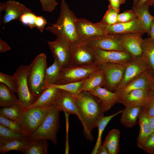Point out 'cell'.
<instances>
[{
    "mask_svg": "<svg viewBox=\"0 0 154 154\" xmlns=\"http://www.w3.org/2000/svg\"><path fill=\"white\" fill-rule=\"evenodd\" d=\"M105 82L104 72L100 68L84 80L81 91L89 92L98 86L102 87L104 85Z\"/></svg>",
    "mask_w": 154,
    "mask_h": 154,
    "instance_id": "27",
    "label": "cell"
},
{
    "mask_svg": "<svg viewBox=\"0 0 154 154\" xmlns=\"http://www.w3.org/2000/svg\"><path fill=\"white\" fill-rule=\"evenodd\" d=\"M36 16L31 11L23 14L19 20L23 24L28 25L30 28L32 29L36 27L35 21Z\"/></svg>",
    "mask_w": 154,
    "mask_h": 154,
    "instance_id": "41",
    "label": "cell"
},
{
    "mask_svg": "<svg viewBox=\"0 0 154 154\" xmlns=\"http://www.w3.org/2000/svg\"><path fill=\"white\" fill-rule=\"evenodd\" d=\"M47 68L46 56L44 53L38 54L29 66V87L32 94L37 98L44 89L45 72Z\"/></svg>",
    "mask_w": 154,
    "mask_h": 154,
    "instance_id": "3",
    "label": "cell"
},
{
    "mask_svg": "<svg viewBox=\"0 0 154 154\" xmlns=\"http://www.w3.org/2000/svg\"><path fill=\"white\" fill-rule=\"evenodd\" d=\"M60 112H67L69 114L80 116L77 104L76 95L61 90L53 104Z\"/></svg>",
    "mask_w": 154,
    "mask_h": 154,
    "instance_id": "19",
    "label": "cell"
},
{
    "mask_svg": "<svg viewBox=\"0 0 154 154\" xmlns=\"http://www.w3.org/2000/svg\"><path fill=\"white\" fill-rule=\"evenodd\" d=\"M125 64L123 79L115 91L122 88L136 77L148 70L146 63L141 56L133 58Z\"/></svg>",
    "mask_w": 154,
    "mask_h": 154,
    "instance_id": "13",
    "label": "cell"
},
{
    "mask_svg": "<svg viewBox=\"0 0 154 154\" xmlns=\"http://www.w3.org/2000/svg\"><path fill=\"white\" fill-rule=\"evenodd\" d=\"M98 154H109L107 148L104 145H101L98 150Z\"/></svg>",
    "mask_w": 154,
    "mask_h": 154,
    "instance_id": "48",
    "label": "cell"
},
{
    "mask_svg": "<svg viewBox=\"0 0 154 154\" xmlns=\"http://www.w3.org/2000/svg\"><path fill=\"white\" fill-rule=\"evenodd\" d=\"M133 0V7L135 6L138 3L139 0Z\"/></svg>",
    "mask_w": 154,
    "mask_h": 154,
    "instance_id": "54",
    "label": "cell"
},
{
    "mask_svg": "<svg viewBox=\"0 0 154 154\" xmlns=\"http://www.w3.org/2000/svg\"><path fill=\"white\" fill-rule=\"evenodd\" d=\"M136 19L137 16L133 9L126 10L121 13L118 14L117 23L128 22Z\"/></svg>",
    "mask_w": 154,
    "mask_h": 154,
    "instance_id": "40",
    "label": "cell"
},
{
    "mask_svg": "<svg viewBox=\"0 0 154 154\" xmlns=\"http://www.w3.org/2000/svg\"><path fill=\"white\" fill-rule=\"evenodd\" d=\"M77 104L86 139L92 141V132L98 121L104 116L100 101L88 91H82L76 95Z\"/></svg>",
    "mask_w": 154,
    "mask_h": 154,
    "instance_id": "1",
    "label": "cell"
},
{
    "mask_svg": "<svg viewBox=\"0 0 154 154\" xmlns=\"http://www.w3.org/2000/svg\"><path fill=\"white\" fill-rule=\"evenodd\" d=\"M50 107H30L25 110L18 122L21 125L24 133L29 138L41 124Z\"/></svg>",
    "mask_w": 154,
    "mask_h": 154,
    "instance_id": "5",
    "label": "cell"
},
{
    "mask_svg": "<svg viewBox=\"0 0 154 154\" xmlns=\"http://www.w3.org/2000/svg\"><path fill=\"white\" fill-rule=\"evenodd\" d=\"M153 97L149 90L138 89L134 90L119 99V103L125 106L143 107L149 103Z\"/></svg>",
    "mask_w": 154,
    "mask_h": 154,
    "instance_id": "16",
    "label": "cell"
},
{
    "mask_svg": "<svg viewBox=\"0 0 154 154\" xmlns=\"http://www.w3.org/2000/svg\"><path fill=\"white\" fill-rule=\"evenodd\" d=\"M99 69V66L94 64L81 66H69L62 68L60 80L56 84L84 80Z\"/></svg>",
    "mask_w": 154,
    "mask_h": 154,
    "instance_id": "7",
    "label": "cell"
},
{
    "mask_svg": "<svg viewBox=\"0 0 154 154\" xmlns=\"http://www.w3.org/2000/svg\"><path fill=\"white\" fill-rule=\"evenodd\" d=\"M60 112L54 105L51 106L41 124L29 139H46L56 145L57 135L60 127Z\"/></svg>",
    "mask_w": 154,
    "mask_h": 154,
    "instance_id": "4",
    "label": "cell"
},
{
    "mask_svg": "<svg viewBox=\"0 0 154 154\" xmlns=\"http://www.w3.org/2000/svg\"><path fill=\"white\" fill-rule=\"evenodd\" d=\"M62 69L58 61L54 59L53 64L45 70V85L57 84L60 80Z\"/></svg>",
    "mask_w": 154,
    "mask_h": 154,
    "instance_id": "30",
    "label": "cell"
},
{
    "mask_svg": "<svg viewBox=\"0 0 154 154\" xmlns=\"http://www.w3.org/2000/svg\"><path fill=\"white\" fill-rule=\"evenodd\" d=\"M127 0H120L121 4L124 3Z\"/></svg>",
    "mask_w": 154,
    "mask_h": 154,
    "instance_id": "55",
    "label": "cell"
},
{
    "mask_svg": "<svg viewBox=\"0 0 154 154\" xmlns=\"http://www.w3.org/2000/svg\"><path fill=\"white\" fill-rule=\"evenodd\" d=\"M154 75L148 70L142 73L124 87L114 92L119 99L130 92L137 89H145L149 90L150 85Z\"/></svg>",
    "mask_w": 154,
    "mask_h": 154,
    "instance_id": "18",
    "label": "cell"
},
{
    "mask_svg": "<svg viewBox=\"0 0 154 154\" xmlns=\"http://www.w3.org/2000/svg\"><path fill=\"white\" fill-rule=\"evenodd\" d=\"M106 34L120 35L133 32L145 33L137 19L130 22L107 25L99 22Z\"/></svg>",
    "mask_w": 154,
    "mask_h": 154,
    "instance_id": "20",
    "label": "cell"
},
{
    "mask_svg": "<svg viewBox=\"0 0 154 154\" xmlns=\"http://www.w3.org/2000/svg\"><path fill=\"white\" fill-rule=\"evenodd\" d=\"M141 109L148 116H154V97L149 104L141 107Z\"/></svg>",
    "mask_w": 154,
    "mask_h": 154,
    "instance_id": "45",
    "label": "cell"
},
{
    "mask_svg": "<svg viewBox=\"0 0 154 154\" xmlns=\"http://www.w3.org/2000/svg\"><path fill=\"white\" fill-rule=\"evenodd\" d=\"M29 66L21 65L16 70L14 75L17 81L16 92L19 103L25 110L30 107L35 102L37 98L31 92L27 82Z\"/></svg>",
    "mask_w": 154,
    "mask_h": 154,
    "instance_id": "6",
    "label": "cell"
},
{
    "mask_svg": "<svg viewBox=\"0 0 154 154\" xmlns=\"http://www.w3.org/2000/svg\"><path fill=\"white\" fill-rule=\"evenodd\" d=\"M149 6L148 4L145 3L140 7H133L132 8L136 14L137 19L142 29L145 33H147L149 35L153 17L149 13Z\"/></svg>",
    "mask_w": 154,
    "mask_h": 154,
    "instance_id": "24",
    "label": "cell"
},
{
    "mask_svg": "<svg viewBox=\"0 0 154 154\" xmlns=\"http://www.w3.org/2000/svg\"><path fill=\"white\" fill-rule=\"evenodd\" d=\"M3 10L5 11V13L1 25L2 23L6 24L13 20L19 19L23 14L31 11L24 4L13 0H9L5 2L1 3L0 13Z\"/></svg>",
    "mask_w": 154,
    "mask_h": 154,
    "instance_id": "15",
    "label": "cell"
},
{
    "mask_svg": "<svg viewBox=\"0 0 154 154\" xmlns=\"http://www.w3.org/2000/svg\"><path fill=\"white\" fill-rule=\"evenodd\" d=\"M89 92L100 100L104 113L109 110L116 104L119 103L118 98L116 94L105 88L98 86Z\"/></svg>",
    "mask_w": 154,
    "mask_h": 154,
    "instance_id": "21",
    "label": "cell"
},
{
    "mask_svg": "<svg viewBox=\"0 0 154 154\" xmlns=\"http://www.w3.org/2000/svg\"><path fill=\"white\" fill-rule=\"evenodd\" d=\"M25 109L19 103L15 104L10 106L1 108L0 109V115L18 122Z\"/></svg>",
    "mask_w": 154,
    "mask_h": 154,
    "instance_id": "33",
    "label": "cell"
},
{
    "mask_svg": "<svg viewBox=\"0 0 154 154\" xmlns=\"http://www.w3.org/2000/svg\"><path fill=\"white\" fill-rule=\"evenodd\" d=\"M141 56L146 63L148 70L154 75V40L150 37L143 39Z\"/></svg>",
    "mask_w": 154,
    "mask_h": 154,
    "instance_id": "26",
    "label": "cell"
},
{
    "mask_svg": "<svg viewBox=\"0 0 154 154\" xmlns=\"http://www.w3.org/2000/svg\"><path fill=\"white\" fill-rule=\"evenodd\" d=\"M118 13L115 9L109 6L100 22L107 25H112L117 23Z\"/></svg>",
    "mask_w": 154,
    "mask_h": 154,
    "instance_id": "38",
    "label": "cell"
},
{
    "mask_svg": "<svg viewBox=\"0 0 154 154\" xmlns=\"http://www.w3.org/2000/svg\"><path fill=\"white\" fill-rule=\"evenodd\" d=\"M11 47L7 44L6 42L0 38V52H5L10 50Z\"/></svg>",
    "mask_w": 154,
    "mask_h": 154,
    "instance_id": "47",
    "label": "cell"
},
{
    "mask_svg": "<svg viewBox=\"0 0 154 154\" xmlns=\"http://www.w3.org/2000/svg\"><path fill=\"white\" fill-rule=\"evenodd\" d=\"M43 11L48 12L52 11L57 5L56 0H39Z\"/></svg>",
    "mask_w": 154,
    "mask_h": 154,
    "instance_id": "43",
    "label": "cell"
},
{
    "mask_svg": "<svg viewBox=\"0 0 154 154\" xmlns=\"http://www.w3.org/2000/svg\"><path fill=\"white\" fill-rule=\"evenodd\" d=\"M149 0H139V2L137 5L135 7H140L145 3Z\"/></svg>",
    "mask_w": 154,
    "mask_h": 154,
    "instance_id": "52",
    "label": "cell"
},
{
    "mask_svg": "<svg viewBox=\"0 0 154 154\" xmlns=\"http://www.w3.org/2000/svg\"><path fill=\"white\" fill-rule=\"evenodd\" d=\"M141 108L139 106H125L121 113L120 118L121 123L127 128H133L137 123Z\"/></svg>",
    "mask_w": 154,
    "mask_h": 154,
    "instance_id": "25",
    "label": "cell"
},
{
    "mask_svg": "<svg viewBox=\"0 0 154 154\" xmlns=\"http://www.w3.org/2000/svg\"><path fill=\"white\" fill-rule=\"evenodd\" d=\"M145 3L148 4L149 6L154 5V0H149Z\"/></svg>",
    "mask_w": 154,
    "mask_h": 154,
    "instance_id": "53",
    "label": "cell"
},
{
    "mask_svg": "<svg viewBox=\"0 0 154 154\" xmlns=\"http://www.w3.org/2000/svg\"><path fill=\"white\" fill-rule=\"evenodd\" d=\"M36 27L41 33H42L47 24L46 19L41 16H36L35 21Z\"/></svg>",
    "mask_w": 154,
    "mask_h": 154,
    "instance_id": "44",
    "label": "cell"
},
{
    "mask_svg": "<svg viewBox=\"0 0 154 154\" xmlns=\"http://www.w3.org/2000/svg\"><path fill=\"white\" fill-rule=\"evenodd\" d=\"M149 35L150 38L154 40V16H153V20L151 24Z\"/></svg>",
    "mask_w": 154,
    "mask_h": 154,
    "instance_id": "49",
    "label": "cell"
},
{
    "mask_svg": "<svg viewBox=\"0 0 154 154\" xmlns=\"http://www.w3.org/2000/svg\"><path fill=\"white\" fill-rule=\"evenodd\" d=\"M122 110H120L117 112L110 116H104L98 122L97 127L98 129V134L97 140L95 146L91 152V154H97L98 150L102 145V133L110 121L114 117L121 114Z\"/></svg>",
    "mask_w": 154,
    "mask_h": 154,
    "instance_id": "34",
    "label": "cell"
},
{
    "mask_svg": "<svg viewBox=\"0 0 154 154\" xmlns=\"http://www.w3.org/2000/svg\"><path fill=\"white\" fill-rule=\"evenodd\" d=\"M95 53V50L85 42L71 46L69 66L94 64Z\"/></svg>",
    "mask_w": 154,
    "mask_h": 154,
    "instance_id": "9",
    "label": "cell"
},
{
    "mask_svg": "<svg viewBox=\"0 0 154 154\" xmlns=\"http://www.w3.org/2000/svg\"><path fill=\"white\" fill-rule=\"evenodd\" d=\"M149 91L151 96L154 97V76L152 80L149 88Z\"/></svg>",
    "mask_w": 154,
    "mask_h": 154,
    "instance_id": "50",
    "label": "cell"
},
{
    "mask_svg": "<svg viewBox=\"0 0 154 154\" xmlns=\"http://www.w3.org/2000/svg\"><path fill=\"white\" fill-rule=\"evenodd\" d=\"M148 120L151 127L154 130V116H148Z\"/></svg>",
    "mask_w": 154,
    "mask_h": 154,
    "instance_id": "51",
    "label": "cell"
},
{
    "mask_svg": "<svg viewBox=\"0 0 154 154\" xmlns=\"http://www.w3.org/2000/svg\"><path fill=\"white\" fill-rule=\"evenodd\" d=\"M141 32H133L118 35L120 42L125 52L133 58L141 56L143 39Z\"/></svg>",
    "mask_w": 154,
    "mask_h": 154,
    "instance_id": "12",
    "label": "cell"
},
{
    "mask_svg": "<svg viewBox=\"0 0 154 154\" xmlns=\"http://www.w3.org/2000/svg\"><path fill=\"white\" fill-rule=\"evenodd\" d=\"M47 43L54 59H56L62 68L69 66L71 46L65 38L57 37L53 41Z\"/></svg>",
    "mask_w": 154,
    "mask_h": 154,
    "instance_id": "10",
    "label": "cell"
},
{
    "mask_svg": "<svg viewBox=\"0 0 154 154\" xmlns=\"http://www.w3.org/2000/svg\"><path fill=\"white\" fill-rule=\"evenodd\" d=\"M6 85L0 83V106L8 107L19 103L18 98Z\"/></svg>",
    "mask_w": 154,
    "mask_h": 154,
    "instance_id": "31",
    "label": "cell"
},
{
    "mask_svg": "<svg viewBox=\"0 0 154 154\" xmlns=\"http://www.w3.org/2000/svg\"><path fill=\"white\" fill-rule=\"evenodd\" d=\"M110 6L115 9L118 13L119 11V8L121 4L120 0H109Z\"/></svg>",
    "mask_w": 154,
    "mask_h": 154,
    "instance_id": "46",
    "label": "cell"
},
{
    "mask_svg": "<svg viewBox=\"0 0 154 154\" xmlns=\"http://www.w3.org/2000/svg\"><path fill=\"white\" fill-rule=\"evenodd\" d=\"M29 141V138L19 139L9 142L0 146V153L5 154L7 152L15 150L22 153L26 148Z\"/></svg>",
    "mask_w": 154,
    "mask_h": 154,
    "instance_id": "35",
    "label": "cell"
},
{
    "mask_svg": "<svg viewBox=\"0 0 154 154\" xmlns=\"http://www.w3.org/2000/svg\"><path fill=\"white\" fill-rule=\"evenodd\" d=\"M28 138L24 134L10 129L0 124V146L13 141Z\"/></svg>",
    "mask_w": 154,
    "mask_h": 154,
    "instance_id": "32",
    "label": "cell"
},
{
    "mask_svg": "<svg viewBox=\"0 0 154 154\" xmlns=\"http://www.w3.org/2000/svg\"><path fill=\"white\" fill-rule=\"evenodd\" d=\"M138 122L140 130L137 139L136 145L140 149L141 148L147 139L154 132L149 123L148 116L141 108L138 117Z\"/></svg>",
    "mask_w": 154,
    "mask_h": 154,
    "instance_id": "22",
    "label": "cell"
},
{
    "mask_svg": "<svg viewBox=\"0 0 154 154\" xmlns=\"http://www.w3.org/2000/svg\"><path fill=\"white\" fill-rule=\"evenodd\" d=\"M61 90L52 87L45 88L34 103L30 107H50L54 104Z\"/></svg>",
    "mask_w": 154,
    "mask_h": 154,
    "instance_id": "23",
    "label": "cell"
},
{
    "mask_svg": "<svg viewBox=\"0 0 154 154\" xmlns=\"http://www.w3.org/2000/svg\"><path fill=\"white\" fill-rule=\"evenodd\" d=\"M48 147L46 139H29L27 145L21 153L23 154H47Z\"/></svg>",
    "mask_w": 154,
    "mask_h": 154,
    "instance_id": "28",
    "label": "cell"
},
{
    "mask_svg": "<svg viewBox=\"0 0 154 154\" xmlns=\"http://www.w3.org/2000/svg\"><path fill=\"white\" fill-rule=\"evenodd\" d=\"M0 124L10 129L24 133L22 128L19 123L7 118L1 115H0Z\"/></svg>",
    "mask_w": 154,
    "mask_h": 154,
    "instance_id": "39",
    "label": "cell"
},
{
    "mask_svg": "<svg viewBox=\"0 0 154 154\" xmlns=\"http://www.w3.org/2000/svg\"><path fill=\"white\" fill-rule=\"evenodd\" d=\"M61 0L59 16L57 21L47 27L46 29L57 37L65 38L71 46L84 42L80 39L77 34L75 24L77 17L64 0Z\"/></svg>",
    "mask_w": 154,
    "mask_h": 154,
    "instance_id": "2",
    "label": "cell"
},
{
    "mask_svg": "<svg viewBox=\"0 0 154 154\" xmlns=\"http://www.w3.org/2000/svg\"><path fill=\"white\" fill-rule=\"evenodd\" d=\"M85 42L94 49L125 52L120 42L118 35L106 34L94 36Z\"/></svg>",
    "mask_w": 154,
    "mask_h": 154,
    "instance_id": "11",
    "label": "cell"
},
{
    "mask_svg": "<svg viewBox=\"0 0 154 154\" xmlns=\"http://www.w3.org/2000/svg\"><path fill=\"white\" fill-rule=\"evenodd\" d=\"M75 24L79 37L84 41L91 37L106 34L99 22L94 23L84 19L77 17Z\"/></svg>",
    "mask_w": 154,
    "mask_h": 154,
    "instance_id": "17",
    "label": "cell"
},
{
    "mask_svg": "<svg viewBox=\"0 0 154 154\" xmlns=\"http://www.w3.org/2000/svg\"><path fill=\"white\" fill-rule=\"evenodd\" d=\"M0 82L4 84L14 92L17 89V81L16 77L13 75H8L0 72Z\"/></svg>",
    "mask_w": 154,
    "mask_h": 154,
    "instance_id": "37",
    "label": "cell"
},
{
    "mask_svg": "<svg viewBox=\"0 0 154 154\" xmlns=\"http://www.w3.org/2000/svg\"><path fill=\"white\" fill-rule=\"evenodd\" d=\"M95 50L94 63L97 65L106 63L124 64L134 58L125 52Z\"/></svg>",
    "mask_w": 154,
    "mask_h": 154,
    "instance_id": "14",
    "label": "cell"
},
{
    "mask_svg": "<svg viewBox=\"0 0 154 154\" xmlns=\"http://www.w3.org/2000/svg\"><path fill=\"white\" fill-rule=\"evenodd\" d=\"M120 132L116 129L111 130L106 136L103 145L108 149L109 154H117L119 150Z\"/></svg>",
    "mask_w": 154,
    "mask_h": 154,
    "instance_id": "29",
    "label": "cell"
},
{
    "mask_svg": "<svg viewBox=\"0 0 154 154\" xmlns=\"http://www.w3.org/2000/svg\"><path fill=\"white\" fill-rule=\"evenodd\" d=\"M141 149L150 154H154V132L147 139Z\"/></svg>",
    "mask_w": 154,
    "mask_h": 154,
    "instance_id": "42",
    "label": "cell"
},
{
    "mask_svg": "<svg viewBox=\"0 0 154 154\" xmlns=\"http://www.w3.org/2000/svg\"><path fill=\"white\" fill-rule=\"evenodd\" d=\"M84 80L61 84H45L44 89L48 87H54L76 95L81 91Z\"/></svg>",
    "mask_w": 154,
    "mask_h": 154,
    "instance_id": "36",
    "label": "cell"
},
{
    "mask_svg": "<svg viewBox=\"0 0 154 154\" xmlns=\"http://www.w3.org/2000/svg\"><path fill=\"white\" fill-rule=\"evenodd\" d=\"M98 66L104 73V88L114 92L123 79L125 67V64L106 63Z\"/></svg>",
    "mask_w": 154,
    "mask_h": 154,
    "instance_id": "8",
    "label": "cell"
}]
</instances>
